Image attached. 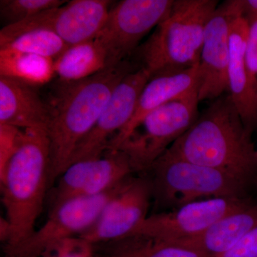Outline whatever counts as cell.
Listing matches in <instances>:
<instances>
[{
    "mask_svg": "<svg viewBox=\"0 0 257 257\" xmlns=\"http://www.w3.org/2000/svg\"><path fill=\"white\" fill-rule=\"evenodd\" d=\"M133 70L125 60L82 80H60L50 93L46 101L50 188L70 165L76 149L94 127L115 88Z\"/></svg>",
    "mask_w": 257,
    "mask_h": 257,
    "instance_id": "6da1fadb",
    "label": "cell"
},
{
    "mask_svg": "<svg viewBox=\"0 0 257 257\" xmlns=\"http://www.w3.org/2000/svg\"><path fill=\"white\" fill-rule=\"evenodd\" d=\"M167 152L257 186V149L229 94L215 99Z\"/></svg>",
    "mask_w": 257,
    "mask_h": 257,
    "instance_id": "7a4b0ae2",
    "label": "cell"
},
{
    "mask_svg": "<svg viewBox=\"0 0 257 257\" xmlns=\"http://www.w3.org/2000/svg\"><path fill=\"white\" fill-rule=\"evenodd\" d=\"M50 148L46 130H24L18 151L0 175L2 202L12 229V239L3 251L30 237L46 204L50 189Z\"/></svg>",
    "mask_w": 257,
    "mask_h": 257,
    "instance_id": "3957f363",
    "label": "cell"
},
{
    "mask_svg": "<svg viewBox=\"0 0 257 257\" xmlns=\"http://www.w3.org/2000/svg\"><path fill=\"white\" fill-rule=\"evenodd\" d=\"M218 6L214 0H174L151 36L138 49L141 67L150 79L197 65L206 27Z\"/></svg>",
    "mask_w": 257,
    "mask_h": 257,
    "instance_id": "277c9868",
    "label": "cell"
},
{
    "mask_svg": "<svg viewBox=\"0 0 257 257\" xmlns=\"http://www.w3.org/2000/svg\"><path fill=\"white\" fill-rule=\"evenodd\" d=\"M155 212L212 198H248L252 185L232 175L166 152L146 171Z\"/></svg>",
    "mask_w": 257,
    "mask_h": 257,
    "instance_id": "5b68a950",
    "label": "cell"
},
{
    "mask_svg": "<svg viewBox=\"0 0 257 257\" xmlns=\"http://www.w3.org/2000/svg\"><path fill=\"white\" fill-rule=\"evenodd\" d=\"M198 92L170 101L147 114L114 150L126 154L135 172H146L198 116Z\"/></svg>",
    "mask_w": 257,
    "mask_h": 257,
    "instance_id": "8992f818",
    "label": "cell"
},
{
    "mask_svg": "<svg viewBox=\"0 0 257 257\" xmlns=\"http://www.w3.org/2000/svg\"><path fill=\"white\" fill-rule=\"evenodd\" d=\"M112 2L72 0L47 10L28 20L5 25L0 31V45L23 32L49 30L57 34L69 46L93 40L105 23Z\"/></svg>",
    "mask_w": 257,
    "mask_h": 257,
    "instance_id": "52a82bcc",
    "label": "cell"
},
{
    "mask_svg": "<svg viewBox=\"0 0 257 257\" xmlns=\"http://www.w3.org/2000/svg\"><path fill=\"white\" fill-rule=\"evenodd\" d=\"M174 0H124L111 8L95 40L105 49L111 66L124 62L140 41L163 20Z\"/></svg>",
    "mask_w": 257,
    "mask_h": 257,
    "instance_id": "ba28073f",
    "label": "cell"
},
{
    "mask_svg": "<svg viewBox=\"0 0 257 257\" xmlns=\"http://www.w3.org/2000/svg\"><path fill=\"white\" fill-rule=\"evenodd\" d=\"M135 174L128 157L119 150H107L100 157L71 164L49 190L48 211L70 199L107 192Z\"/></svg>",
    "mask_w": 257,
    "mask_h": 257,
    "instance_id": "9c48e42d",
    "label": "cell"
},
{
    "mask_svg": "<svg viewBox=\"0 0 257 257\" xmlns=\"http://www.w3.org/2000/svg\"><path fill=\"white\" fill-rule=\"evenodd\" d=\"M119 185L99 195L70 199L49 211L45 224L18 246L5 250V257H40L50 245L80 236L95 223Z\"/></svg>",
    "mask_w": 257,
    "mask_h": 257,
    "instance_id": "30bf717a",
    "label": "cell"
},
{
    "mask_svg": "<svg viewBox=\"0 0 257 257\" xmlns=\"http://www.w3.org/2000/svg\"><path fill=\"white\" fill-rule=\"evenodd\" d=\"M130 176L118 186L95 223L81 234L93 244L126 237L149 216L151 185L144 174Z\"/></svg>",
    "mask_w": 257,
    "mask_h": 257,
    "instance_id": "8fae6325",
    "label": "cell"
},
{
    "mask_svg": "<svg viewBox=\"0 0 257 257\" xmlns=\"http://www.w3.org/2000/svg\"><path fill=\"white\" fill-rule=\"evenodd\" d=\"M249 199L248 197L212 198L189 203L171 210L155 212L147 216L130 235H143L169 242L189 239L200 234Z\"/></svg>",
    "mask_w": 257,
    "mask_h": 257,
    "instance_id": "7c38bea8",
    "label": "cell"
},
{
    "mask_svg": "<svg viewBox=\"0 0 257 257\" xmlns=\"http://www.w3.org/2000/svg\"><path fill=\"white\" fill-rule=\"evenodd\" d=\"M150 79V74L141 67L125 76L115 88L94 127L77 146L70 165L100 157L108 150L111 140L133 118L142 91Z\"/></svg>",
    "mask_w": 257,
    "mask_h": 257,
    "instance_id": "4fadbf2b",
    "label": "cell"
},
{
    "mask_svg": "<svg viewBox=\"0 0 257 257\" xmlns=\"http://www.w3.org/2000/svg\"><path fill=\"white\" fill-rule=\"evenodd\" d=\"M236 12L234 0L225 2L208 22L198 63L199 101L215 100L228 92L230 31Z\"/></svg>",
    "mask_w": 257,
    "mask_h": 257,
    "instance_id": "5bb4252c",
    "label": "cell"
},
{
    "mask_svg": "<svg viewBox=\"0 0 257 257\" xmlns=\"http://www.w3.org/2000/svg\"><path fill=\"white\" fill-rule=\"evenodd\" d=\"M236 12L230 31L228 66V92L246 127L252 132L257 125V97L251 85L246 63L248 24L241 16L236 0Z\"/></svg>",
    "mask_w": 257,
    "mask_h": 257,
    "instance_id": "9a60e30c",
    "label": "cell"
},
{
    "mask_svg": "<svg viewBox=\"0 0 257 257\" xmlns=\"http://www.w3.org/2000/svg\"><path fill=\"white\" fill-rule=\"evenodd\" d=\"M199 77L197 66L171 73L152 77L145 86L133 118L109 144L108 150H114L137 124L149 113L172 100L198 92Z\"/></svg>",
    "mask_w": 257,
    "mask_h": 257,
    "instance_id": "2e32d148",
    "label": "cell"
},
{
    "mask_svg": "<svg viewBox=\"0 0 257 257\" xmlns=\"http://www.w3.org/2000/svg\"><path fill=\"white\" fill-rule=\"evenodd\" d=\"M256 226L257 201L250 199L246 204L223 216L200 234L171 243L192 248L208 257H218L229 251Z\"/></svg>",
    "mask_w": 257,
    "mask_h": 257,
    "instance_id": "e0dca14e",
    "label": "cell"
},
{
    "mask_svg": "<svg viewBox=\"0 0 257 257\" xmlns=\"http://www.w3.org/2000/svg\"><path fill=\"white\" fill-rule=\"evenodd\" d=\"M32 87L0 77V124L47 130L48 106Z\"/></svg>",
    "mask_w": 257,
    "mask_h": 257,
    "instance_id": "ac0fdd59",
    "label": "cell"
},
{
    "mask_svg": "<svg viewBox=\"0 0 257 257\" xmlns=\"http://www.w3.org/2000/svg\"><path fill=\"white\" fill-rule=\"evenodd\" d=\"M94 245L95 257H208L182 245L139 234Z\"/></svg>",
    "mask_w": 257,
    "mask_h": 257,
    "instance_id": "d6986e66",
    "label": "cell"
},
{
    "mask_svg": "<svg viewBox=\"0 0 257 257\" xmlns=\"http://www.w3.org/2000/svg\"><path fill=\"white\" fill-rule=\"evenodd\" d=\"M109 67V55L95 39L69 46L55 60V75L64 82L82 80Z\"/></svg>",
    "mask_w": 257,
    "mask_h": 257,
    "instance_id": "ffe728a7",
    "label": "cell"
},
{
    "mask_svg": "<svg viewBox=\"0 0 257 257\" xmlns=\"http://www.w3.org/2000/svg\"><path fill=\"white\" fill-rule=\"evenodd\" d=\"M55 75L53 59L0 48V77L37 87L50 82Z\"/></svg>",
    "mask_w": 257,
    "mask_h": 257,
    "instance_id": "44dd1931",
    "label": "cell"
},
{
    "mask_svg": "<svg viewBox=\"0 0 257 257\" xmlns=\"http://www.w3.org/2000/svg\"><path fill=\"white\" fill-rule=\"evenodd\" d=\"M69 45L57 34L45 30L23 32L0 45V48L25 52L56 60Z\"/></svg>",
    "mask_w": 257,
    "mask_h": 257,
    "instance_id": "7402d4cb",
    "label": "cell"
},
{
    "mask_svg": "<svg viewBox=\"0 0 257 257\" xmlns=\"http://www.w3.org/2000/svg\"><path fill=\"white\" fill-rule=\"evenodd\" d=\"M65 3L64 0H1L0 14L6 25H13Z\"/></svg>",
    "mask_w": 257,
    "mask_h": 257,
    "instance_id": "603a6c76",
    "label": "cell"
},
{
    "mask_svg": "<svg viewBox=\"0 0 257 257\" xmlns=\"http://www.w3.org/2000/svg\"><path fill=\"white\" fill-rule=\"evenodd\" d=\"M40 257H95L94 245L81 236H73L50 245Z\"/></svg>",
    "mask_w": 257,
    "mask_h": 257,
    "instance_id": "cb8c5ba5",
    "label": "cell"
},
{
    "mask_svg": "<svg viewBox=\"0 0 257 257\" xmlns=\"http://www.w3.org/2000/svg\"><path fill=\"white\" fill-rule=\"evenodd\" d=\"M24 135L23 128L0 124V175L18 151Z\"/></svg>",
    "mask_w": 257,
    "mask_h": 257,
    "instance_id": "d4e9b609",
    "label": "cell"
},
{
    "mask_svg": "<svg viewBox=\"0 0 257 257\" xmlns=\"http://www.w3.org/2000/svg\"><path fill=\"white\" fill-rule=\"evenodd\" d=\"M246 63L253 92L257 97V20L248 25Z\"/></svg>",
    "mask_w": 257,
    "mask_h": 257,
    "instance_id": "484cf974",
    "label": "cell"
},
{
    "mask_svg": "<svg viewBox=\"0 0 257 257\" xmlns=\"http://www.w3.org/2000/svg\"><path fill=\"white\" fill-rule=\"evenodd\" d=\"M218 257H257V226L250 230L229 251Z\"/></svg>",
    "mask_w": 257,
    "mask_h": 257,
    "instance_id": "4316f807",
    "label": "cell"
},
{
    "mask_svg": "<svg viewBox=\"0 0 257 257\" xmlns=\"http://www.w3.org/2000/svg\"><path fill=\"white\" fill-rule=\"evenodd\" d=\"M240 14L248 25L257 20V0H236Z\"/></svg>",
    "mask_w": 257,
    "mask_h": 257,
    "instance_id": "83f0119b",
    "label": "cell"
}]
</instances>
